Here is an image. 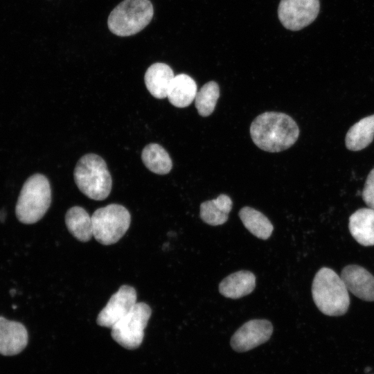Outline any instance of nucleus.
I'll use <instances>...</instances> for the list:
<instances>
[{
	"instance_id": "1",
	"label": "nucleus",
	"mask_w": 374,
	"mask_h": 374,
	"mask_svg": "<svg viewBox=\"0 0 374 374\" xmlns=\"http://www.w3.org/2000/svg\"><path fill=\"white\" fill-rule=\"evenodd\" d=\"M250 134L260 149L278 152L292 146L299 136L296 121L289 115L276 112H266L251 123Z\"/></svg>"
},
{
	"instance_id": "2",
	"label": "nucleus",
	"mask_w": 374,
	"mask_h": 374,
	"mask_svg": "<svg viewBox=\"0 0 374 374\" xmlns=\"http://www.w3.org/2000/svg\"><path fill=\"white\" fill-rule=\"evenodd\" d=\"M312 295L317 308L328 316L343 315L350 305L348 291L342 278L328 267L321 268L315 274Z\"/></svg>"
},
{
	"instance_id": "3",
	"label": "nucleus",
	"mask_w": 374,
	"mask_h": 374,
	"mask_svg": "<svg viewBox=\"0 0 374 374\" xmlns=\"http://www.w3.org/2000/svg\"><path fill=\"white\" fill-rule=\"evenodd\" d=\"M51 203V188L48 179L42 174H34L24 182L20 191L15 214L18 220L31 224L41 220Z\"/></svg>"
},
{
	"instance_id": "4",
	"label": "nucleus",
	"mask_w": 374,
	"mask_h": 374,
	"mask_svg": "<svg viewBox=\"0 0 374 374\" xmlns=\"http://www.w3.org/2000/svg\"><path fill=\"white\" fill-rule=\"evenodd\" d=\"M73 176L79 190L90 199L103 200L111 192V175L104 159L96 154L82 156L75 166Z\"/></svg>"
},
{
	"instance_id": "5",
	"label": "nucleus",
	"mask_w": 374,
	"mask_h": 374,
	"mask_svg": "<svg viewBox=\"0 0 374 374\" xmlns=\"http://www.w3.org/2000/svg\"><path fill=\"white\" fill-rule=\"evenodd\" d=\"M153 15V6L149 0H124L110 12L107 26L116 35L131 36L145 28Z\"/></svg>"
},
{
	"instance_id": "6",
	"label": "nucleus",
	"mask_w": 374,
	"mask_h": 374,
	"mask_svg": "<svg viewBox=\"0 0 374 374\" xmlns=\"http://www.w3.org/2000/svg\"><path fill=\"white\" fill-rule=\"evenodd\" d=\"M93 236L104 245L117 242L130 225L131 216L126 208L111 204L98 208L91 216Z\"/></svg>"
},
{
	"instance_id": "7",
	"label": "nucleus",
	"mask_w": 374,
	"mask_h": 374,
	"mask_svg": "<svg viewBox=\"0 0 374 374\" xmlns=\"http://www.w3.org/2000/svg\"><path fill=\"white\" fill-rule=\"evenodd\" d=\"M151 314L148 304L136 303L132 310L111 328L112 337L125 348H137L143 341L144 329Z\"/></svg>"
},
{
	"instance_id": "8",
	"label": "nucleus",
	"mask_w": 374,
	"mask_h": 374,
	"mask_svg": "<svg viewBox=\"0 0 374 374\" xmlns=\"http://www.w3.org/2000/svg\"><path fill=\"white\" fill-rule=\"evenodd\" d=\"M319 9V0H281L278 15L285 28L296 31L313 22Z\"/></svg>"
},
{
	"instance_id": "9",
	"label": "nucleus",
	"mask_w": 374,
	"mask_h": 374,
	"mask_svg": "<svg viewBox=\"0 0 374 374\" xmlns=\"http://www.w3.org/2000/svg\"><path fill=\"white\" fill-rule=\"evenodd\" d=\"M136 303V292L130 285H122L109 299L106 306L98 314V325L112 328L127 315Z\"/></svg>"
},
{
	"instance_id": "10",
	"label": "nucleus",
	"mask_w": 374,
	"mask_h": 374,
	"mask_svg": "<svg viewBox=\"0 0 374 374\" xmlns=\"http://www.w3.org/2000/svg\"><path fill=\"white\" fill-rule=\"evenodd\" d=\"M272 332L273 326L269 321L250 320L235 331L231 339V346L237 352H246L267 341Z\"/></svg>"
},
{
	"instance_id": "11",
	"label": "nucleus",
	"mask_w": 374,
	"mask_h": 374,
	"mask_svg": "<svg viewBox=\"0 0 374 374\" xmlns=\"http://www.w3.org/2000/svg\"><path fill=\"white\" fill-rule=\"evenodd\" d=\"M341 278L348 292L362 300L374 301V276L365 268L347 265L342 269Z\"/></svg>"
},
{
	"instance_id": "12",
	"label": "nucleus",
	"mask_w": 374,
	"mask_h": 374,
	"mask_svg": "<svg viewBox=\"0 0 374 374\" xmlns=\"http://www.w3.org/2000/svg\"><path fill=\"white\" fill-rule=\"evenodd\" d=\"M28 341L27 330L21 323L0 316V354L17 355L26 348Z\"/></svg>"
},
{
	"instance_id": "13",
	"label": "nucleus",
	"mask_w": 374,
	"mask_h": 374,
	"mask_svg": "<svg viewBox=\"0 0 374 374\" xmlns=\"http://www.w3.org/2000/svg\"><path fill=\"white\" fill-rule=\"evenodd\" d=\"M348 229L359 244L374 245V208H362L354 212L349 217Z\"/></svg>"
},
{
	"instance_id": "14",
	"label": "nucleus",
	"mask_w": 374,
	"mask_h": 374,
	"mask_svg": "<svg viewBox=\"0 0 374 374\" xmlns=\"http://www.w3.org/2000/svg\"><path fill=\"white\" fill-rule=\"evenodd\" d=\"M255 287V275L249 271L241 270L224 278L219 285V292L226 298L236 299L249 294Z\"/></svg>"
},
{
	"instance_id": "15",
	"label": "nucleus",
	"mask_w": 374,
	"mask_h": 374,
	"mask_svg": "<svg viewBox=\"0 0 374 374\" xmlns=\"http://www.w3.org/2000/svg\"><path fill=\"white\" fill-rule=\"evenodd\" d=\"M175 77L172 69L165 63L157 62L147 69L144 80L152 96L162 99L167 97L170 83Z\"/></svg>"
},
{
	"instance_id": "16",
	"label": "nucleus",
	"mask_w": 374,
	"mask_h": 374,
	"mask_svg": "<svg viewBox=\"0 0 374 374\" xmlns=\"http://www.w3.org/2000/svg\"><path fill=\"white\" fill-rule=\"evenodd\" d=\"M197 92V84L193 78L181 73L173 78L167 97L172 105L183 108L189 106L195 100Z\"/></svg>"
},
{
	"instance_id": "17",
	"label": "nucleus",
	"mask_w": 374,
	"mask_h": 374,
	"mask_svg": "<svg viewBox=\"0 0 374 374\" xmlns=\"http://www.w3.org/2000/svg\"><path fill=\"white\" fill-rule=\"evenodd\" d=\"M232 206L231 197L221 194L215 199L202 202L200 205L199 215L201 219L209 225H221L228 220Z\"/></svg>"
},
{
	"instance_id": "18",
	"label": "nucleus",
	"mask_w": 374,
	"mask_h": 374,
	"mask_svg": "<svg viewBox=\"0 0 374 374\" xmlns=\"http://www.w3.org/2000/svg\"><path fill=\"white\" fill-rule=\"evenodd\" d=\"M374 139V114L355 123L346 135V146L349 150L359 151L366 148Z\"/></svg>"
},
{
	"instance_id": "19",
	"label": "nucleus",
	"mask_w": 374,
	"mask_h": 374,
	"mask_svg": "<svg viewBox=\"0 0 374 374\" xmlns=\"http://www.w3.org/2000/svg\"><path fill=\"white\" fill-rule=\"evenodd\" d=\"M65 223L69 231L81 242H87L93 236L91 217L80 206H75L67 211Z\"/></svg>"
},
{
	"instance_id": "20",
	"label": "nucleus",
	"mask_w": 374,
	"mask_h": 374,
	"mask_svg": "<svg viewBox=\"0 0 374 374\" xmlns=\"http://www.w3.org/2000/svg\"><path fill=\"white\" fill-rule=\"evenodd\" d=\"M238 215L245 228L258 238L267 240L271 236L274 230L273 224L259 211L244 206L240 209Z\"/></svg>"
},
{
	"instance_id": "21",
	"label": "nucleus",
	"mask_w": 374,
	"mask_h": 374,
	"mask_svg": "<svg viewBox=\"0 0 374 374\" xmlns=\"http://www.w3.org/2000/svg\"><path fill=\"white\" fill-rule=\"evenodd\" d=\"M141 159L148 170L158 175L169 173L172 167L169 154L157 143L147 145L142 151Z\"/></svg>"
},
{
	"instance_id": "22",
	"label": "nucleus",
	"mask_w": 374,
	"mask_h": 374,
	"mask_svg": "<svg viewBox=\"0 0 374 374\" xmlns=\"http://www.w3.org/2000/svg\"><path fill=\"white\" fill-rule=\"evenodd\" d=\"M220 97V87L215 81L204 84L197 92L195 98V107L198 114L203 117L210 116L214 111Z\"/></svg>"
},
{
	"instance_id": "23",
	"label": "nucleus",
	"mask_w": 374,
	"mask_h": 374,
	"mask_svg": "<svg viewBox=\"0 0 374 374\" xmlns=\"http://www.w3.org/2000/svg\"><path fill=\"white\" fill-rule=\"evenodd\" d=\"M362 198L368 207L374 208V168L371 170L366 180Z\"/></svg>"
},
{
	"instance_id": "24",
	"label": "nucleus",
	"mask_w": 374,
	"mask_h": 374,
	"mask_svg": "<svg viewBox=\"0 0 374 374\" xmlns=\"http://www.w3.org/2000/svg\"><path fill=\"white\" fill-rule=\"evenodd\" d=\"M371 371V368H370V367H366V368H365V372H368V371Z\"/></svg>"
}]
</instances>
